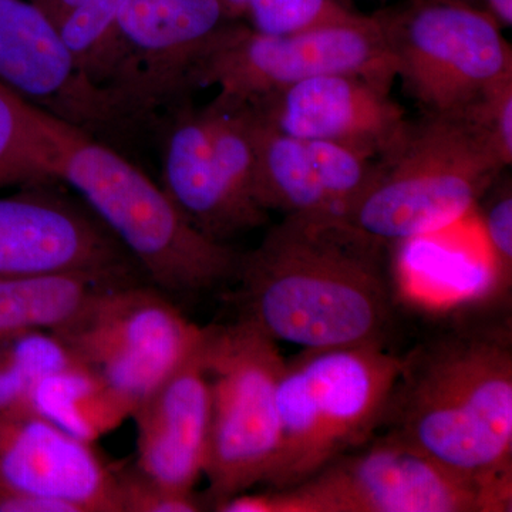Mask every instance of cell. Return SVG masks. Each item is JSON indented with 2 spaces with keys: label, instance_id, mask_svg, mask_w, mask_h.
I'll return each mask as SVG.
<instances>
[{
  "label": "cell",
  "instance_id": "31",
  "mask_svg": "<svg viewBox=\"0 0 512 512\" xmlns=\"http://www.w3.org/2000/svg\"><path fill=\"white\" fill-rule=\"evenodd\" d=\"M225 19L235 20L247 15L252 0H220Z\"/></svg>",
  "mask_w": 512,
  "mask_h": 512
},
{
  "label": "cell",
  "instance_id": "4",
  "mask_svg": "<svg viewBox=\"0 0 512 512\" xmlns=\"http://www.w3.org/2000/svg\"><path fill=\"white\" fill-rule=\"evenodd\" d=\"M507 167L473 107L409 123L348 222L380 244L426 237L471 211Z\"/></svg>",
  "mask_w": 512,
  "mask_h": 512
},
{
  "label": "cell",
  "instance_id": "6",
  "mask_svg": "<svg viewBox=\"0 0 512 512\" xmlns=\"http://www.w3.org/2000/svg\"><path fill=\"white\" fill-rule=\"evenodd\" d=\"M512 481L467 476L392 434L373 437L302 483L238 494L220 512H507Z\"/></svg>",
  "mask_w": 512,
  "mask_h": 512
},
{
  "label": "cell",
  "instance_id": "19",
  "mask_svg": "<svg viewBox=\"0 0 512 512\" xmlns=\"http://www.w3.org/2000/svg\"><path fill=\"white\" fill-rule=\"evenodd\" d=\"M69 127L0 83V188L57 180Z\"/></svg>",
  "mask_w": 512,
  "mask_h": 512
},
{
  "label": "cell",
  "instance_id": "9",
  "mask_svg": "<svg viewBox=\"0 0 512 512\" xmlns=\"http://www.w3.org/2000/svg\"><path fill=\"white\" fill-rule=\"evenodd\" d=\"M373 16L397 76L427 114L463 113L512 80L500 23L464 0H407Z\"/></svg>",
  "mask_w": 512,
  "mask_h": 512
},
{
  "label": "cell",
  "instance_id": "5",
  "mask_svg": "<svg viewBox=\"0 0 512 512\" xmlns=\"http://www.w3.org/2000/svg\"><path fill=\"white\" fill-rule=\"evenodd\" d=\"M402 357L380 346L303 350L279 379L281 444L265 484L293 487L382 427Z\"/></svg>",
  "mask_w": 512,
  "mask_h": 512
},
{
  "label": "cell",
  "instance_id": "17",
  "mask_svg": "<svg viewBox=\"0 0 512 512\" xmlns=\"http://www.w3.org/2000/svg\"><path fill=\"white\" fill-rule=\"evenodd\" d=\"M163 190L195 228L215 241L249 231L215 163L204 110H183L174 121L165 144Z\"/></svg>",
  "mask_w": 512,
  "mask_h": 512
},
{
  "label": "cell",
  "instance_id": "30",
  "mask_svg": "<svg viewBox=\"0 0 512 512\" xmlns=\"http://www.w3.org/2000/svg\"><path fill=\"white\" fill-rule=\"evenodd\" d=\"M490 15L498 23L510 28L512 25V0H487Z\"/></svg>",
  "mask_w": 512,
  "mask_h": 512
},
{
  "label": "cell",
  "instance_id": "3",
  "mask_svg": "<svg viewBox=\"0 0 512 512\" xmlns=\"http://www.w3.org/2000/svg\"><path fill=\"white\" fill-rule=\"evenodd\" d=\"M57 180L82 195L161 292L195 296L237 282L242 254L202 234L140 168L80 128H67Z\"/></svg>",
  "mask_w": 512,
  "mask_h": 512
},
{
  "label": "cell",
  "instance_id": "25",
  "mask_svg": "<svg viewBox=\"0 0 512 512\" xmlns=\"http://www.w3.org/2000/svg\"><path fill=\"white\" fill-rule=\"evenodd\" d=\"M245 16L252 30L268 36L298 35L366 18L339 0H252Z\"/></svg>",
  "mask_w": 512,
  "mask_h": 512
},
{
  "label": "cell",
  "instance_id": "28",
  "mask_svg": "<svg viewBox=\"0 0 512 512\" xmlns=\"http://www.w3.org/2000/svg\"><path fill=\"white\" fill-rule=\"evenodd\" d=\"M478 119L493 138L505 165L512 163V80L491 90L473 106Z\"/></svg>",
  "mask_w": 512,
  "mask_h": 512
},
{
  "label": "cell",
  "instance_id": "12",
  "mask_svg": "<svg viewBox=\"0 0 512 512\" xmlns=\"http://www.w3.org/2000/svg\"><path fill=\"white\" fill-rule=\"evenodd\" d=\"M220 0H126L117 16L123 64L113 92L131 117L190 90L188 79L225 25Z\"/></svg>",
  "mask_w": 512,
  "mask_h": 512
},
{
  "label": "cell",
  "instance_id": "8",
  "mask_svg": "<svg viewBox=\"0 0 512 512\" xmlns=\"http://www.w3.org/2000/svg\"><path fill=\"white\" fill-rule=\"evenodd\" d=\"M328 74L360 77L390 92L397 64L375 16L289 36L225 23L192 67L188 87L218 86L212 103L232 109Z\"/></svg>",
  "mask_w": 512,
  "mask_h": 512
},
{
  "label": "cell",
  "instance_id": "27",
  "mask_svg": "<svg viewBox=\"0 0 512 512\" xmlns=\"http://www.w3.org/2000/svg\"><path fill=\"white\" fill-rule=\"evenodd\" d=\"M485 234L503 281H511L512 272V194L511 187L495 192L484 215Z\"/></svg>",
  "mask_w": 512,
  "mask_h": 512
},
{
  "label": "cell",
  "instance_id": "24",
  "mask_svg": "<svg viewBox=\"0 0 512 512\" xmlns=\"http://www.w3.org/2000/svg\"><path fill=\"white\" fill-rule=\"evenodd\" d=\"M306 144L333 217L348 221L353 208L375 180L377 164L339 144L326 141H306Z\"/></svg>",
  "mask_w": 512,
  "mask_h": 512
},
{
  "label": "cell",
  "instance_id": "10",
  "mask_svg": "<svg viewBox=\"0 0 512 512\" xmlns=\"http://www.w3.org/2000/svg\"><path fill=\"white\" fill-rule=\"evenodd\" d=\"M53 333L134 412L198 348L204 328L167 293L136 284L106 289Z\"/></svg>",
  "mask_w": 512,
  "mask_h": 512
},
{
  "label": "cell",
  "instance_id": "14",
  "mask_svg": "<svg viewBox=\"0 0 512 512\" xmlns=\"http://www.w3.org/2000/svg\"><path fill=\"white\" fill-rule=\"evenodd\" d=\"M0 491L70 512H121L116 466L35 412L0 417Z\"/></svg>",
  "mask_w": 512,
  "mask_h": 512
},
{
  "label": "cell",
  "instance_id": "26",
  "mask_svg": "<svg viewBox=\"0 0 512 512\" xmlns=\"http://www.w3.org/2000/svg\"><path fill=\"white\" fill-rule=\"evenodd\" d=\"M121 512H198L204 503L194 494L168 490L133 466H116Z\"/></svg>",
  "mask_w": 512,
  "mask_h": 512
},
{
  "label": "cell",
  "instance_id": "13",
  "mask_svg": "<svg viewBox=\"0 0 512 512\" xmlns=\"http://www.w3.org/2000/svg\"><path fill=\"white\" fill-rule=\"evenodd\" d=\"M0 83L83 131L127 120L117 97L83 73L32 0H0Z\"/></svg>",
  "mask_w": 512,
  "mask_h": 512
},
{
  "label": "cell",
  "instance_id": "21",
  "mask_svg": "<svg viewBox=\"0 0 512 512\" xmlns=\"http://www.w3.org/2000/svg\"><path fill=\"white\" fill-rule=\"evenodd\" d=\"M30 412L90 443L117 429L133 413L79 360L37 384Z\"/></svg>",
  "mask_w": 512,
  "mask_h": 512
},
{
  "label": "cell",
  "instance_id": "22",
  "mask_svg": "<svg viewBox=\"0 0 512 512\" xmlns=\"http://www.w3.org/2000/svg\"><path fill=\"white\" fill-rule=\"evenodd\" d=\"M74 362L76 357L49 330L0 338V417L30 412L37 384Z\"/></svg>",
  "mask_w": 512,
  "mask_h": 512
},
{
  "label": "cell",
  "instance_id": "1",
  "mask_svg": "<svg viewBox=\"0 0 512 512\" xmlns=\"http://www.w3.org/2000/svg\"><path fill=\"white\" fill-rule=\"evenodd\" d=\"M383 248L348 221L286 215L242 254L239 319L303 350L384 348L396 305Z\"/></svg>",
  "mask_w": 512,
  "mask_h": 512
},
{
  "label": "cell",
  "instance_id": "7",
  "mask_svg": "<svg viewBox=\"0 0 512 512\" xmlns=\"http://www.w3.org/2000/svg\"><path fill=\"white\" fill-rule=\"evenodd\" d=\"M201 359L211 387L204 476L215 508L265 484L274 467L281 444L276 393L286 360L275 340L244 319L204 328Z\"/></svg>",
  "mask_w": 512,
  "mask_h": 512
},
{
  "label": "cell",
  "instance_id": "23",
  "mask_svg": "<svg viewBox=\"0 0 512 512\" xmlns=\"http://www.w3.org/2000/svg\"><path fill=\"white\" fill-rule=\"evenodd\" d=\"M204 111L212 154L229 198L249 229L261 227L268 221V212L255 200V153L244 111L212 103Z\"/></svg>",
  "mask_w": 512,
  "mask_h": 512
},
{
  "label": "cell",
  "instance_id": "18",
  "mask_svg": "<svg viewBox=\"0 0 512 512\" xmlns=\"http://www.w3.org/2000/svg\"><path fill=\"white\" fill-rule=\"evenodd\" d=\"M255 153V200L266 212L335 218L306 141L282 133L252 107L241 106ZM338 220V218H335Z\"/></svg>",
  "mask_w": 512,
  "mask_h": 512
},
{
  "label": "cell",
  "instance_id": "2",
  "mask_svg": "<svg viewBox=\"0 0 512 512\" xmlns=\"http://www.w3.org/2000/svg\"><path fill=\"white\" fill-rule=\"evenodd\" d=\"M382 429L467 476L512 481L510 333L453 330L402 357Z\"/></svg>",
  "mask_w": 512,
  "mask_h": 512
},
{
  "label": "cell",
  "instance_id": "15",
  "mask_svg": "<svg viewBox=\"0 0 512 512\" xmlns=\"http://www.w3.org/2000/svg\"><path fill=\"white\" fill-rule=\"evenodd\" d=\"M245 106L288 136L339 144L369 160L390 156L409 127L389 93L348 74L303 80Z\"/></svg>",
  "mask_w": 512,
  "mask_h": 512
},
{
  "label": "cell",
  "instance_id": "29",
  "mask_svg": "<svg viewBox=\"0 0 512 512\" xmlns=\"http://www.w3.org/2000/svg\"><path fill=\"white\" fill-rule=\"evenodd\" d=\"M55 25L72 10L93 0H32Z\"/></svg>",
  "mask_w": 512,
  "mask_h": 512
},
{
  "label": "cell",
  "instance_id": "20",
  "mask_svg": "<svg viewBox=\"0 0 512 512\" xmlns=\"http://www.w3.org/2000/svg\"><path fill=\"white\" fill-rule=\"evenodd\" d=\"M114 286L124 285L77 274L0 278V338L30 330L57 332Z\"/></svg>",
  "mask_w": 512,
  "mask_h": 512
},
{
  "label": "cell",
  "instance_id": "11",
  "mask_svg": "<svg viewBox=\"0 0 512 512\" xmlns=\"http://www.w3.org/2000/svg\"><path fill=\"white\" fill-rule=\"evenodd\" d=\"M47 183L0 198V278L77 274L114 285L150 284L89 205Z\"/></svg>",
  "mask_w": 512,
  "mask_h": 512
},
{
  "label": "cell",
  "instance_id": "16",
  "mask_svg": "<svg viewBox=\"0 0 512 512\" xmlns=\"http://www.w3.org/2000/svg\"><path fill=\"white\" fill-rule=\"evenodd\" d=\"M201 342L131 414L137 427L136 466L181 494H194L204 476L210 441L211 387Z\"/></svg>",
  "mask_w": 512,
  "mask_h": 512
}]
</instances>
